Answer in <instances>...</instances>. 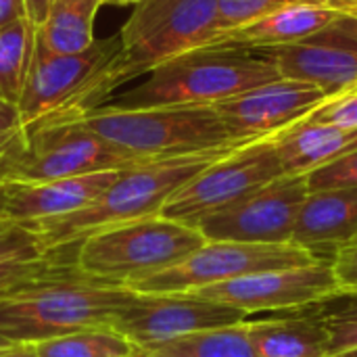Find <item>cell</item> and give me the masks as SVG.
I'll use <instances>...</instances> for the list:
<instances>
[{"instance_id": "obj_1", "label": "cell", "mask_w": 357, "mask_h": 357, "mask_svg": "<svg viewBox=\"0 0 357 357\" xmlns=\"http://www.w3.org/2000/svg\"><path fill=\"white\" fill-rule=\"evenodd\" d=\"M251 140H236L224 146L163 157L130 169H123L119 178L90 205L69 215L44 220L25 226L36 238L42 251L52 253L69 247H77L84 238L121 224H130L142 218L159 215L163 205L192 178H197L211 163L220 161L234 149Z\"/></svg>"}, {"instance_id": "obj_2", "label": "cell", "mask_w": 357, "mask_h": 357, "mask_svg": "<svg viewBox=\"0 0 357 357\" xmlns=\"http://www.w3.org/2000/svg\"><path fill=\"white\" fill-rule=\"evenodd\" d=\"M138 295L123 284L75 272L29 284L0 299V337L15 345L113 328L117 316Z\"/></svg>"}, {"instance_id": "obj_3", "label": "cell", "mask_w": 357, "mask_h": 357, "mask_svg": "<svg viewBox=\"0 0 357 357\" xmlns=\"http://www.w3.org/2000/svg\"><path fill=\"white\" fill-rule=\"evenodd\" d=\"M280 79L272 59L249 48H197L144 75L134 88L113 94L111 107H213L251 88Z\"/></svg>"}, {"instance_id": "obj_4", "label": "cell", "mask_w": 357, "mask_h": 357, "mask_svg": "<svg viewBox=\"0 0 357 357\" xmlns=\"http://www.w3.org/2000/svg\"><path fill=\"white\" fill-rule=\"evenodd\" d=\"M65 117L102 140L142 159H163L199 153L236 142L213 107H149L117 109L102 105Z\"/></svg>"}, {"instance_id": "obj_5", "label": "cell", "mask_w": 357, "mask_h": 357, "mask_svg": "<svg viewBox=\"0 0 357 357\" xmlns=\"http://www.w3.org/2000/svg\"><path fill=\"white\" fill-rule=\"evenodd\" d=\"M155 159L132 155L65 117H44L0 151V182H50L109 169H130Z\"/></svg>"}, {"instance_id": "obj_6", "label": "cell", "mask_w": 357, "mask_h": 357, "mask_svg": "<svg viewBox=\"0 0 357 357\" xmlns=\"http://www.w3.org/2000/svg\"><path fill=\"white\" fill-rule=\"evenodd\" d=\"M119 54V33L94 40L73 54H52L33 46L27 82L17 102L21 123L102 107L119 88L115 75Z\"/></svg>"}, {"instance_id": "obj_7", "label": "cell", "mask_w": 357, "mask_h": 357, "mask_svg": "<svg viewBox=\"0 0 357 357\" xmlns=\"http://www.w3.org/2000/svg\"><path fill=\"white\" fill-rule=\"evenodd\" d=\"M205 243L197 228L151 215L84 238L75 247V268L84 276L126 287L184 261Z\"/></svg>"}, {"instance_id": "obj_8", "label": "cell", "mask_w": 357, "mask_h": 357, "mask_svg": "<svg viewBox=\"0 0 357 357\" xmlns=\"http://www.w3.org/2000/svg\"><path fill=\"white\" fill-rule=\"evenodd\" d=\"M218 33V0H142L119 31L117 84L205 46Z\"/></svg>"}, {"instance_id": "obj_9", "label": "cell", "mask_w": 357, "mask_h": 357, "mask_svg": "<svg viewBox=\"0 0 357 357\" xmlns=\"http://www.w3.org/2000/svg\"><path fill=\"white\" fill-rule=\"evenodd\" d=\"M322 261L314 251L293 243L280 245H249V243H205L184 261L134 280L126 289L136 295H184L226 280L259 274L268 270L299 268Z\"/></svg>"}, {"instance_id": "obj_10", "label": "cell", "mask_w": 357, "mask_h": 357, "mask_svg": "<svg viewBox=\"0 0 357 357\" xmlns=\"http://www.w3.org/2000/svg\"><path fill=\"white\" fill-rule=\"evenodd\" d=\"M282 174L276 136L245 142L182 186L159 215L197 228L207 215L241 201Z\"/></svg>"}, {"instance_id": "obj_11", "label": "cell", "mask_w": 357, "mask_h": 357, "mask_svg": "<svg viewBox=\"0 0 357 357\" xmlns=\"http://www.w3.org/2000/svg\"><path fill=\"white\" fill-rule=\"evenodd\" d=\"M307 195L305 176L282 174L259 190L207 215L197 224V230L209 243H291L299 209Z\"/></svg>"}, {"instance_id": "obj_12", "label": "cell", "mask_w": 357, "mask_h": 357, "mask_svg": "<svg viewBox=\"0 0 357 357\" xmlns=\"http://www.w3.org/2000/svg\"><path fill=\"white\" fill-rule=\"evenodd\" d=\"M245 310L186 295H138L113 322L134 347L165 343L184 335L249 322Z\"/></svg>"}, {"instance_id": "obj_13", "label": "cell", "mask_w": 357, "mask_h": 357, "mask_svg": "<svg viewBox=\"0 0 357 357\" xmlns=\"http://www.w3.org/2000/svg\"><path fill=\"white\" fill-rule=\"evenodd\" d=\"M186 297L226 303L247 314L303 307L333 295H339L331 264L324 259L312 266L268 270L243 278L211 284L184 293Z\"/></svg>"}, {"instance_id": "obj_14", "label": "cell", "mask_w": 357, "mask_h": 357, "mask_svg": "<svg viewBox=\"0 0 357 357\" xmlns=\"http://www.w3.org/2000/svg\"><path fill=\"white\" fill-rule=\"evenodd\" d=\"M331 98L310 82L280 77L218 102L213 109L234 140H257L307 119Z\"/></svg>"}, {"instance_id": "obj_15", "label": "cell", "mask_w": 357, "mask_h": 357, "mask_svg": "<svg viewBox=\"0 0 357 357\" xmlns=\"http://www.w3.org/2000/svg\"><path fill=\"white\" fill-rule=\"evenodd\" d=\"M261 52L280 77L310 82L331 96L357 90V17H343L301 42Z\"/></svg>"}, {"instance_id": "obj_16", "label": "cell", "mask_w": 357, "mask_h": 357, "mask_svg": "<svg viewBox=\"0 0 357 357\" xmlns=\"http://www.w3.org/2000/svg\"><path fill=\"white\" fill-rule=\"evenodd\" d=\"M121 172L109 169L50 182H0V224L25 228L79 211L98 199Z\"/></svg>"}, {"instance_id": "obj_17", "label": "cell", "mask_w": 357, "mask_h": 357, "mask_svg": "<svg viewBox=\"0 0 357 357\" xmlns=\"http://www.w3.org/2000/svg\"><path fill=\"white\" fill-rule=\"evenodd\" d=\"M354 17L351 10L328 6V4H314V2H293L287 6H280L247 25L222 31L213 36L205 46L201 48H249V50H261V48H276L301 42L331 23Z\"/></svg>"}, {"instance_id": "obj_18", "label": "cell", "mask_w": 357, "mask_h": 357, "mask_svg": "<svg viewBox=\"0 0 357 357\" xmlns=\"http://www.w3.org/2000/svg\"><path fill=\"white\" fill-rule=\"evenodd\" d=\"M354 236H357V188H333L307 195L291 243L318 253V247H337Z\"/></svg>"}, {"instance_id": "obj_19", "label": "cell", "mask_w": 357, "mask_h": 357, "mask_svg": "<svg viewBox=\"0 0 357 357\" xmlns=\"http://www.w3.org/2000/svg\"><path fill=\"white\" fill-rule=\"evenodd\" d=\"M276 151L284 174L305 176L357 151V128L299 121L276 134Z\"/></svg>"}, {"instance_id": "obj_20", "label": "cell", "mask_w": 357, "mask_h": 357, "mask_svg": "<svg viewBox=\"0 0 357 357\" xmlns=\"http://www.w3.org/2000/svg\"><path fill=\"white\" fill-rule=\"evenodd\" d=\"M249 324V341L257 357H328V328L316 318L257 320Z\"/></svg>"}, {"instance_id": "obj_21", "label": "cell", "mask_w": 357, "mask_h": 357, "mask_svg": "<svg viewBox=\"0 0 357 357\" xmlns=\"http://www.w3.org/2000/svg\"><path fill=\"white\" fill-rule=\"evenodd\" d=\"M102 0H52L44 21L36 25V46L52 54L86 50L94 38V19Z\"/></svg>"}, {"instance_id": "obj_22", "label": "cell", "mask_w": 357, "mask_h": 357, "mask_svg": "<svg viewBox=\"0 0 357 357\" xmlns=\"http://www.w3.org/2000/svg\"><path fill=\"white\" fill-rule=\"evenodd\" d=\"M134 357H257L249 341V324L201 331L165 343L136 347Z\"/></svg>"}, {"instance_id": "obj_23", "label": "cell", "mask_w": 357, "mask_h": 357, "mask_svg": "<svg viewBox=\"0 0 357 357\" xmlns=\"http://www.w3.org/2000/svg\"><path fill=\"white\" fill-rule=\"evenodd\" d=\"M36 25L27 19H15L0 27V98L17 105L27 82L33 59Z\"/></svg>"}, {"instance_id": "obj_24", "label": "cell", "mask_w": 357, "mask_h": 357, "mask_svg": "<svg viewBox=\"0 0 357 357\" xmlns=\"http://www.w3.org/2000/svg\"><path fill=\"white\" fill-rule=\"evenodd\" d=\"M63 251L65 249L52 251V253L27 251V253L0 257V299L13 295L19 289L29 287V284L71 276V274L79 272L75 268V255L71 259H67L63 255Z\"/></svg>"}, {"instance_id": "obj_25", "label": "cell", "mask_w": 357, "mask_h": 357, "mask_svg": "<svg viewBox=\"0 0 357 357\" xmlns=\"http://www.w3.org/2000/svg\"><path fill=\"white\" fill-rule=\"evenodd\" d=\"M33 347L38 357H134L136 349L113 328L75 333L42 341Z\"/></svg>"}, {"instance_id": "obj_26", "label": "cell", "mask_w": 357, "mask_h": 357, "mask_svg": "<svg viewBox=\"0 0 357 357\" xmlns=\"http://www.w3.org/2000/svg\"><path fill=\"white\" fill-rule=\"evenodd\" d=\"M293 2H303V0H218V33L247 25Z\"/></svg>"}, {"instance_id": "obj_27", "label": "cell", "mask_w": 357, "mask_h": 357, "mask_svg": "<svg viewBox=\"0 0 357 357\" xmlns=\"http://www.w3.org/2000/svg\"><path fill=\"white\" fill-rule=\"evenodd\" d=\"M310 192L333 188H357V151L305 174Z\"/></svg>"}, {"instance_id": "obj_28", "label": "cell", "mask_w": 357, "mask_h": 357, "mask_svg": "<svg viewBox=\"0 0 357 357\" xmlns=\"http://www.w3.org/2000/svg\"><path fill=\"white\" fill-rule=\"evenodd\" d=\"M305 121L337 128H357V90L333 96L320 109H316Z\"/></svg>"}, {"instance_id": "obj_29", "label": "cell", "mask_w": 357, "mask_h": 357, "mask_svg": "<svg viewBox=\"0 0 357 357\" xmlns=\"http://www.w3.org/2000/svg\"><path fill=\"white\" fill-rule=\"evenodd\" d=\"M331 270L339 295H357V236L335 247V259L331 261Z\"/></svg>"}, {"instance_id": "obj_30", "label": "cell", "mask_w": 357, "mask_h": 357, "mask_svg": "<svg viewBox=\"0 0 357 357\" xmlns=\"http://www.w3.org/2000/svg\"><path fill=\"white\" fill-rule=\"evenodd\" d=\"M328 357H357V314L326 318Z\"/></svg>"}, {"instance_id": "obj_31", "label": "cell", "mask_w": 357, "mask_h": 357, "mask_svg": "<svg viewBox=\"0 0 357 357\" xmlns=\"http://www.w3.org/2000/svg\"><path fill=\"white\" fill-rule=\"evenodd\" d=\"M27 251H42L38 245V238L27 228L0 224V257L27 253Z\"/></svg>"}, {"instance_id": "obj_32", "label": "cell", "mask_w": 357, "mask_h": 357, "mask_svg": "<svg viewBox=\"0 0 357 357\" xmlns=\"http://www.w3.org/2000/svg\"><path fill=\"white\" fill-rule=\"evenodd\" d=\"M21 128L23 123L17 105L0 98V151L21 132Z\"/></svg>"}, {"instance_id": "obj_33", "label": "cell", "mask_w": 357, "mask_h": 357, "mask_svg": "<svg viewBox=\"0 0 357 357\" xmlns=\"http://www.w3.org/2000/svg\"><path fill=\"white\" fill-rule=\"evenodd\" d=\"M21 17H27L25 0H0V27Z\"/></svg>"}, {"instance_id": "obj_34", "label": "cell", "mask_w": 357, "mask_h": 357, "mask_svg": "<svg viewBox=\"0 0 357 357\" xmlns=\"http://www.w3.org/2000/svg\"><path fill=\"white\" fill-rule=\"evenodd\" d=\"M52 0H25V13H27V19L33 23V25H40L50 8Z\"/></svg>"}, {"instance_id": "obj_35", "label": "cell", "mask_w": 357, "mask_h": 357, "mask_svg": "<svg viewBox=\"0 0 357 357\" xmlns=\"http://www.w3.org/2000/svg\"><path fill=\"white\" fill-rule=\"evenodd\" d=\"M0 357H38L33 345H10L6 349H0Z\"/></svg>"}, {"instance_id": "obj_36", "label": "cell", "mask_w": 357, "mask_h": 357, "mask_svg": "<svg viewBox=\"0 0 357 357\" xmlns=\"http://www.w3.org/2000/svg\"><path fill=\"white\" fill-rule=\"evenodd\" d=\"M303 2H314V4H328V6H339L351 10V15L357 17V0H303Z\"/></svg>"}, {"instance_id": "obj_37", "label": "cell", "mask_w": 357, "mask_h": 357, "mask_svg": "<svg viewBox=\"0 0 357 357\" xmlns=\"http://www.w3.org/2000/svg\"><path fill=\"white\" fill-rule=\"evenodd\" d=\"M138 2L142 0H102V4H109V6H136Z\"/></svg>"}, {"instance_id": "obj_38", "label": "cell", "mask_w": 357, "mask_h": 357, "mask_svg": "<svg viewBox=\"0 0 357 357\" xmlns=\"http://www.w3.org/2000/svg\"><path fill=\"white\" fill-rule=\"evenodd\" d=\"M10 345H15V343H8L4 337H0V349H6V347H10Z\"/></svg>"}]
</instances>
